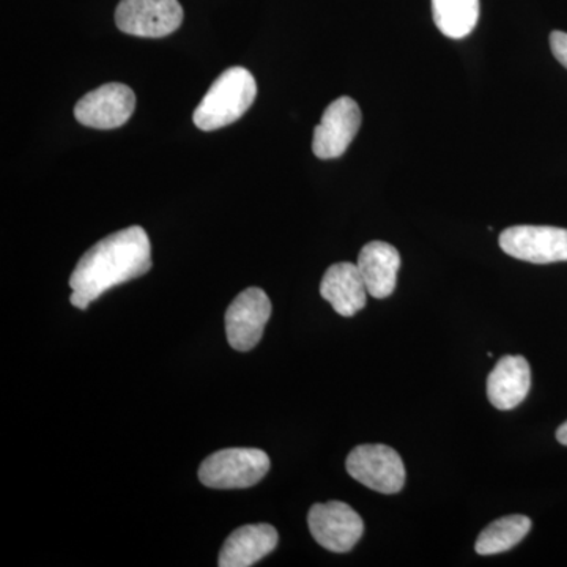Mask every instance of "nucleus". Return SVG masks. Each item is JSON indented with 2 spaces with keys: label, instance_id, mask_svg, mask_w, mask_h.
Returning a JSON list of instances; mask_svg holds the SVG:
<instances>
[{
  "label": "nucleus",
  "instance_id": "nucleus-16",
  "mask_svg": "<svg viewBox=\"0 0 567 567\" xmlns=\"http://www.w3.org/2000/svg\"><path fill=\"white\" fill-rule=\"evenodd\" d=\"M529 529H532V520L522 514L498 518L487 525L477 537L476 551L480 555L503 554L522 543Z\"/></svg>",
  "mask_w": 567,
  "mask_h": 567
},
{
  "label": "nucleus",
  "instance_id": "nucleus-5",
  "mask_svg": "<svg viewBox=\"0 0 567 567\" xmlns=\"http://www.w3.org/2000/svg\"><path fill=\"white\" fill-rule=\"evenodd\" d=\"M183 22L178 0H121L115 24L128 35L162 39L177 31Z\"/></svg>",
  "mask_w": 567,
  "mask_h": 567
},
{
  "label": "nucleus",
  "instance_id": "nucleus-8",
  "mask_svg": "<svg viewBox=\"0 0 567 567\" xmlns=\"http://www.w3.org/2000/svg\"><path fill=\"white\" fill-rule=\"evenodd\" d=\"M136 110V95L128 85L110 82L82 96L74 106L81 125L95 130L121 128Z\"/></svg>",
  "mask_w": 567,
  "mask_h": 567
},
{
  "label": "nucleus",
  "instance_id": "nucleus-10",
  "mask_svg": "<svg viewBox=\"0 0 567 567\" xmlns=\"http://www.w3.org/2000/svg\"><path fill=\"white\" fill-rule=\"evenodd\" d=\"M361 126V111L350 96L334 100L316 126L312 152L317 158L333 159L344 155Z\"/></svg>",
  "mask_w": 567,
  "mask_h": 567
},
{
  "label": "nucleus",
  "instance_id": "nucleus-6",
  "mask_svg": "<svg viewBox=\"0 0 567 567\" xmlns=\"http://www.w3.org/2000/svg\"><path fill=\"white\" fill-rule=\"evenodd\" d=\"M308 525L317 543L334 554L352 550L364 532L363 518L342 502L317 503L309 509Z\"/></svg>",
  "mask_w": 567,
  "mask_h": 567
},
{
  "label": "nucleus",
  "instance_id": "nucleus-7",
  "mask_svg": "<svg viewBox=\"0 0 567 567\" xmlns=\"http://www.w3.org/2000/svg\"><path fill=\"white\" fill-rule=\"evenodd\" d=\"M499 248L529 264L567 262V229L551 226H514L499 235Z\"/></svg>",
  "mask_w": 567,
  "mask_h": 567
},
{
  "label": "nucleus",
  "instance_id": "nucleus-13",
  "mask_svg": "<svg viewBox=\"0 0 567 567\" xmlns=\"http://www.w3.org/2000/svg\"><path fill=\"white\" fill-rule=\"evenodd\" d=\"M278 532L268 524L245 525L227 537L219 551V567H249L278 546Z\"/></svg>",
  "mask_w": 567,
  "mask_h": 567
},
{
  "label": "nucleus",
  "instance_id": "nucleus-17",
  "mask_svg": "<svg viewBox=\"0 0 567 567\" xmlns=\"http://www.w3.org/2000/svg\"><path fill=\"white\" fill-rule=\"evenodd\" d=\"M550 48L555 59L567 70V33L561 31L551 32Z\"/></svg>",
  "mask_w": 567,
  "mask_h": 567
},
{
  "label": "nucleus",
  "instance_id": "nucleus-18",
  "mask_svg": "<svg viewBox=\"0 0 567 567\" xmlns=\"http://www.w3.org/2000/svg\"><path fill=\"white\" fill-rule=\"evenodd\" d=\"M557 440L561 445L567 446V421L559 425L557 431Z\"/></svg>",
  "mask_w": 567,
  "mask_h": 567
},
{
  "label": "nucleus",
  "instance_id": "nucleus-1",
  "mask_svg": "<svg viewBox=\"0 0 567 567\" xmlns=\"http://www.w3.org/2000/svg\"><path fill=\"white\" fill-rule=\"evenodd\" d=\"M151 268V240L141 226L107 235L81 257L70 276L71 305L84 311L112 287L141 278Z\"/></svg>",
  "mask_w": 567,
  "mask_h": 567
},
{
  "label": "nucleus",
  "instance_id": "nucleus-11",
  "mask_svg": "<svg viewBox=\"0 0 567 567\" xmlns=\"http://www.w3.org/2000/svg\"><path fill=\"white\" fill-rule=\"evenodd\" d=\"M320 295L342 317H353L365 306L368 289L357 264L331 265L320 282Z\"/></svg>",
  "mask_w": 567,
  "mask_h": 567
},
{
  "label": "nucleus",
  "instance_id": "nucleus-15",
  "mask_svg": "<svg viewBox=\"0 0 567 567\" xmlns=\"http://www.w3.org/2000/svg\"><path fill=\"white\" fill-rule=\"evenodd\" d=\"M432 17L447 39H465L480 20V0H432Z\"/></svg>",
  "mask_w": 567,
  "mask_h": 567
},
{
  "label": "nucleus",
  "instance_id": "nucleus-9",
  "mask_svg": "<svg viewBox=\"0 0 567 567\" xmlns=\"http://www.w3.org/2000/svg\"><path fill=\"white\" fill-rule=\"evenodd\" d=\"M271 317V301L259 287H249L226 311V334L233 349L249 352L259 344Z\"/></svg>",
  "mask_w": 567,
  "mask_h": 567
},
{
  "label": "nucleus",
  "instance_id": "nucleus-4",
  "mask_svg": "<svg viewBox=\"0 0 567 567\" xmlns=\"http://www.w3.org/2000/svg\"><path fill=\"white\" fill-rule=\"evenodd\" d=\"M346 466L353 480L379 494H398L405 484L404 462L393 447L386 445L354 447Z\"/></svg>",
  "mask_w": 567,
  "mask_h": 567
},
{
  "label": "nucleus",
  "instance_id": "nucleus-2",
  "mask_svg": "<svg viewBox=\"0 0 567 567\" xmlns=\"http://www.w3.org/2000/svg\"><path fill=\"white\" fill-rule=\"evenodd\" d=\"M257 84L252 73L244 66L224 71L205 93L193 114V122L203 132H215L240 121L252 106Z\"/></svg>",
  "mask_w": 567,
  "mask_h": 567
},
{
  "label": "nucleus",
  "instance_id": "nucleus-14",
  "mask_svg": "<svg viewBox=\"0 0 567 567\" xmlns=\"http://www.w3.org/2000/svg\"><path fill=\"white\" fill-rule=\"evenodd\" d=\"M357 265L371 297L382 300L394 292L401 268V254L393 245L371 241L361 249Z\"/></svg>",
  "mask_w": 567,
  "mask_h": 567
},
{
  "label": "nucleus",
  "instance_id": "nucleus-12",
  "mask_svg": "<svg viewBox=\"0 0 567 567\" xmlns=\"http://www.w3.org/2000/svg\"><path fill=\"white\" fill-rule=\"evenodd\" d=\"M532 386V369L524 357L499 358L487 379V398L498 410H513L520 405Z\"/></svg>",
  "mask_w": 567,
  "mask_h": 567
},
{
  "label": "nucleus",
  "instance_id": "nucleus-3",
  "mask_svg": "<svg viewBox=\"0 0 567 567\" xmlns=\"http://www.w3.org/2000/svg\"><path fill=\"white\" fill-rule=\"evenodd\" d=\"M270 470V457L254 447H229L205 458L199 481L210 488H248L256 486Z\"/></svg>",
  "mask_w": 567,
  "mask_h": 567
}]
</instances>
